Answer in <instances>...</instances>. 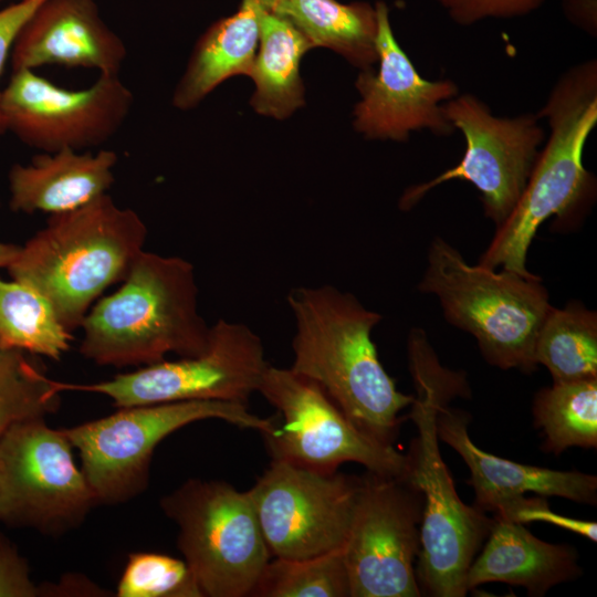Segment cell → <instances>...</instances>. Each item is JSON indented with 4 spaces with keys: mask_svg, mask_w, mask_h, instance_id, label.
Here are the masks:
<instances>
[{
    "mask_svg": "<svg viewBox=\"0 0 597 597\" xmlns=\"http://www.w3.org/2000/svg\"><path fill=\"white\" fill-rule=\"evenodd\" d=\"M259 0H242L239 10L214 22L198 40L172 97L189 109L233 75L250 76L259 46Z\"/></svg>",
    "mask_w": 597,
    "mask_h": 597,
    "instance_id": "obj_21",
    "label": "cell"
},
{
    "mask_svg": "<svg viewBox=\"0 0 597 597\" xmlns=\"http://www.w3.org/2000/svg\"><path fill=\"white\" fill-rule=\"evenodd\" d=\"M495 516L520 524L545 522L597 541V523L559 515L549 509L544 496H521L495 512Z\"/></svg>",
    "mask_w": 597,
    "mask_h": 597,
    "instance_id": "obj_31",
    "label": "cell"
},
{
    "mask_svg": "<svg viewBox=\"0 0 597 597\" xmlns=\"http://www.w3.org/2000/svg\"><path fill=\"white\" fill-rule=\"evenodd\" d=\"M60 394L34 355L0 343V437L17 422L56 412Z\"/></svg>",
    "mask_w": 597,
    "mask_h": 597,
    "instance_id": "obj_27",
    "label": "cell"
},
{
    "mask_svg": "<svg viewBox=\"0 0 597 597\" xmlns=\"http://www.w3.org/2000/svg\"><path fill=\"white\" fill-rule=\"evenodd\" d=\"M419 290L439 298L446 318L474 336L490 364L535 369L536 337L552 307L538 276L470 265L453 247L436 238Z\"/></svg>",
    "mask_w": 597,
    "mask_h": 597,
    "instance_id": "obj_6",
    "label": "cell"
},
{
    "mask_svg": "<svg viewBox=\"0 0 597 597\" xmlns=\"http://www.w3.org/2000/svg\"><path fill=\"white\" fill-rule=\"evenodd\" d=\"M81 328L80 353L102 366H146L167 354L197 356L210 326L198 312L193 265L143 250L121 286L98 298Z\"/></svg>",
    "mask_w": 597,
    "mask_h": 597,
    "instance_id": "obj_3",
    "label": "cell"
},
{
    "mask_svg": "<svg viewBox=\"0 0 597 597\" xmlns=\"http://www.w3.org/2000/svg\"><path fill=\"white\" fill-rule=\"evenodd\" d=\"M423 499L408 480L367 472L362 478L344 547L350 597H418Z\"/></svg>",
    "mask_w": 597,
    "mask_h": 597,
    "instance_id": "obj_14",
    "label": "cell"
},
{
    "mask_svg": "<svg viewBox=\"0 0 597 597\" xmlns=\"http://www.w3.org/2000/svg\"><path fill=\"white\" fill-rule=\"evenodd\" d=\"M258 392L282 418L281 426L276 421L262 434L272 460L321 472L356 462L379 475H406L407 454L363 433L313 380L269 365Z\"/></svg>",
    "mask_w": 597,
    "mask_h": 597,
    "instance_id": "obj_11",
    "label": "cell"
},
{
    "mask_svg": "<svg viewBox=\"0 0 597 597\" xmlns=\"http://www.w3.org/2000/svg\"><path fill=\"white\" fill-rule=\"evenodd\" d=\"M44 1L46 0H18L0 10V77L20 30ZM1 94L2 90H0V135L7 132L1 112Z\"/></svg>",
    "mask_w": 597,
    "mask_h": 597,
    "instance_id": "obj_33",
    "label": "cell"
},
{
    "mask_svg": "<svg viewBox=\"0 0 597 597\" xmlns=\"http://www.w3.org/2000/svg\"><path fill=\"white\" fill-rule=\"evenodd\" d=\"M3 1V0H0V2Z\"/></svg>",
    "mask_w": 597,
    "mask_h": 597,
    "instance_id": "obj_36",
    "label": "cell"
},
{
    "mask_svg": "<svg viewBox=\"0 0 597 597\" xmlns=\"http://www.w3.org/2000/svg\"><path fill=\"white\" fill-rule=\"evenodd\" d=\"M286 302L294 318L293 371L316 383L363 433L394 446L415 397L383 367L373 328L383 316L332 285L297 286Z\"/></svg>",
    "mask_w": 597,
    "mask_h": 597,
    "instance_id": "obj_1",
    "label": "cell"
},
{
    "mask_svg": "<svg viewBox=\"0 0 597 597\" xmlns=\"http://www.w3.org/2000/svg\"><path fill=\"white\" fill-rule=\"evenodd\" d=\"M126 56L94 0H46L20 30L10 63L12 72L56 64L119 75Z\"/></svg>",
    "mask_w": 597,
    "mask_h": 597,
    "instance_id": "obj_17",
    "label": "cell"
},
{
    "mask_svg": "<svg viewBox=\"0 0 597 597\" xmlns=\"http://www.w3.org/2000/svg\"><path fill=\"white\" fill-rule=\"evenodd\" d=\"M375 9L379 67L377 72L362 70L357 77L356 130L369 139L396 142L421 129L450 135L455 128L447 119L443 104L459 94L457 84L423 78L394 36L387 4L378 1Z\"/></svg>",
    "mask_w": 597,
    "mask_h": 597,
    "instance_id": "obj_16",
    "label": "cell"
},
{
    "mask_svg": "<svg viewBox=\"0 0 597 597\" xmlns=\"http://www.w3.org/2000/svg\"><path fill=\"white\" fill-rule=\"evenodd\" d=\"M579 573L574 547L544 542L523 524L495 516L482 553L468 570L467 588L469 591L495 582L522 586L530 595L543 596Z\"/></svg>",
    "mask_w": 597,
    "mask_h": 597,
    "instance_id": "obj_20",
    "label": "cell"
},
{
    "mask_svg": "<svg viewBox=\"0 0 597 597\" xmlns=\"http://www.w3.org/2000/svg\"><path fill=\"white\" fill-rule=\"evenodd\" d=\"M147 227L107 193L73 211L50 216L7 268L52 305L71 332L111 285L122 282L144 250Z\"/></svg>",
    "mask_w": 597,
    "mask_h": 597,
    "instance_id": "obj_4",
    "label": "cell"
},
{
    "mask_svg": "<svg viewBox=\"0 0 597 597\" xmlns=\"http://www.w3.org/2000/svg\"><path fill=\"white\" fill-rule=\"evenodd\" d=\"M73 339L48 300L15 280L0 279V343L60 360Z\"/></svg>",
    "mask_w": 597,
    "mask_h": 597,
    "instance_id": "obj_25",
    "label": "cell"
},
{
    "mask_svg": "<svg viewBox=\"0 0 597 597\" xmlns=\"http://www.w3.org/2000/svg\"><path fill=\"white\" fill-rule=\"evenodd\" d=\"M269 364L261 338L245 324L218 320L209 344L197 356L160 360L95 384H65L59 389L105 395L117 408L192 400L248 405Z\"/></svg>",
    "mask_w": 597,
    "mask_h": 597,
    "instance_id": "obj_10",
    "label": "cell"
},
{
    "mask_svg": "<svg viewBox=\"0 0 597 597\" xmlns=\"http://www.w3.org/2000/svg\"><path fill=\"white\" fill-rule=\"evenodd\" d=\"M534 358L554 383L597 378L596 313L575 302L552 306L540 327Z\"/></svg>",
    "mask_w": 597,
    "mask_h": 597,
    "instance_id": "obj_24",
    "label": "cell"
},
{
    "mask_svg": "<svg viewBox=\"0 0 597 597\" xmlns=\"http://www.w3.org/2000/svg\"><path fill=\"white\" fill-rule=\"evenodd\" d=\"M446 405L439 407L437 415L438 438L452 447L468 465L471 474L468 483L475 494L473 505L483 512L495 513L527 492L596 504V475L522 464L483 451L470 439L469 415Z\"/></svg>",
    "mask_w": 597,
    "mask_h": 597,
    "instance_id": "obj_18",
    "label": "cell"
},
{
    "mask_svg": "<svg viewBox=\"0 0 597 597\" xmlns=\"http://www.w3.org/2000/svg\"><path fill=\"white\" fill-rule=\"evenodd\" d=\"M534 423L543 432V449L559 454L570 447L597 446V378L554 383L533 402Z\"/></svg>",
    "mask_w": 597,
    "mask_h": 597,
    "instance_id": "obj_26",
    "label": "cell"
},
{
    "mask_svg": "<svg viewBox=\"0 0 597 597\" xmlns=\"http://www.w3.org/2000/svg\"><path fill=\"white\" fill-rule=\"evenodd\" d=\"M178 526L177 545L208 597L252 594L272 555L249 491L189 479L160 500Z\"/></svg>",
    "mask_w": 597,
    "mask_h": 597,
    "instance_id": "obj_8",
    "label": "cell"
},
{
    "mask_svg": "<svg viewBox=\"0 0 597 597\" xmlns=\"http://www.w3.org/2000/svg\"><path fill=\"white\" fill-rule=\"evenodd\" d=\"M21 245L0 241V269L8 268L15 259Z\"/></svg>",
    "mask_w": 597,
    "mask_h": 597,
    "instance_id": "obj_35",
    "label": "cell"
},
{
    "mask_svg": "<svg viewBox=\"0 0 597 597\" xmlns=\"http://www.w3.org/2000/svg\"><path fill=\"white\" fill-rule=\"evenodd\" d=\"M205 419L270 433L275 418H261L248 405L192 400L118 408L108 416L62 429L81 458V470L97 503L127 502L148 486L156 447L176 430Z\"/></svg>",
    "mask_w": 597,
    "mask_h": 597,
    "instance_id": "obj_7",
    "label": "cell"
},
{
    "mask_svg": "<svg viewBox=\"0 0 597 597\" xmlns=\"http://www.w3.org/2000/svg\"><path fill=\"white\" fill-rule=\"evenodd\" d=\"M459 25H472L485 19H512L527 15L546 0H436Z\"/></svg>",
    "mask_w": 597,
    "mask_h": 597,
    "instance_id": "obj_30",
    "label": "cell"
},
{
    "mask_svg": "<svg viewBox=\"0 0 597 597\" xmlns=\"http://www.w3.org/2000/svg\"><path fill=\"white\" fill-rule=\"evenodd\" d=\"M259 46L250 76L255 91L253 108L283 119L304 103L300 62L313 49L310 41L289 20L265 8L259 1Z\"/></svg>",
    "mask_w": 597,
    "mask_h": 597,
    "instance_id": "obj_23",
    "label": "cell"
},
{
    "mask_svg": "<svg viewBox=\"0 0 597 597\" xmlns=\"http://www.w3.org/2000/svg\"><path fill=\"white\" fill-rule=\"evenodd\" d=\"M42 596L41 587L31 579L27 561L14 544L0 533V597Z\"/></svg>",
    "mask_w": 597,
    "mask_h": 597,
    "instance_id": "obj_32",
    "label": "cell"
},
{
    "mask_svg": "<svg viewBox=\"0 0 597 597\" xmlns=\"http://www.w3.org/2000/svg\"><path fill=\"white\" fill-rule=\"evenodd\" d=\"M565 17L590 35L597 31L596 0H562Z\"/></svg>",
    "mask_w": 597,
    "mask_h": 597,
    "instance_id": "obj_34",
    "label": "cell"
},
{
    "mask_svg": "<svg viewBox=\"0 0 597 597\" xmlns=\"http://www.w3.org/2000/svg\"><path fill=\"white\" fill-rule=\"evenodd\" d=\"M360 482L272 460L249 490L271 555L297 559L345 547Z\"/></svg>",
    "mask_w": 597,
    "mask_h": 597,
    "instance_id": "obj_13",
    "label": "cell"
},
{
    "mask_svg": "<svg viewBox=\"0 0 597 597\" xmlns=\"http://www.w3.org/2000/svg\"><path fill=\"white\" fill-rule=\"evenodd\" d=\"M133 104L119 75L100 74L88 87L69 90L33 70H19L1 94L7 132L43 153L103 145L119 130Z\"/></svg>",
    "mask_w": 597,
    "mask_h": 597,
    "instance_id": "obj_15",
    "label": "cell"
},
{
    "mask_svg": "<svg viewBox=\"0 0 597 597\" xmlns=\"http://www.w3.org/2000/svg\"><path fill=\"white\" fill-rule=\"evenodd\" d=\"M408 355L417 389L409 418L418 436L407 453L405 479L423 499L416 577L421 593L462 597L468 593V570L494 522L461 501L439 451V407L462 391L464 379L439 364L421 329L410 332Z\"/></svg>",
    "mask_w": 597,
    "mask_h": 597,
    "instance_id": "obj_2",
    "label": "cell"
},
{
    "mask_svg": "<svg viewBox=\"0 0 597 597\" xmlns=\"http://www.w3.org/2000/svg\"><path fill=\"white\" fill-rule=\"evenodd\" d=\"M117 161L111 149L41 151L30 163L10 168V209L55 216L81 208L107 193Z\"/></svg>",
    "mask_w": 597,
    "mask_h": 597,
    "instance_id": "obj_19",
    "label": "cell"
},
{
    "mask_svg": "<svg viewBox=\"0 0 597 597\" xmlns=\"http://www.w3.org/2000/svg\"><path fill=\"white\" fill-rule=\"evenodd\" d=\"M259 1L266 10L289 20L313 48H328L362 70L371 69L378 61L375 6L337 0Z\"/></svg>",
    "mask_w": 597,
    "mask_h": 597,
    "instance_id": "obj_22",
    "label": "cell"
},
{
    "mask_svg": "<svg viewBox=\"0 0 597 597\" xmlns=\"http://www.w3.org/2000/svg\"><path fill=\"white\" fill-rule=\"evenodd\" d=\"M63 430L45 418L20 421L0 437V523L61 535L81 525L97 500Z\"/></svg>",
    "mask_w": 597,
    "mask_h": 597,
    "instance_id": "obj_9",
    "label": "cell"
},
{
    "mask_svg": "<svg viewBox=\"0 0 597 597\" xmlns=\"http://www.w3.org/2000/svg\"><path fill=\"white\" fill-rule=\"evenodd\" d=\"M116 596L203 597L185 561L149 552H136L128 556Z\"/></svg>",
    "mask_w": 597,
    "mask_h": 597,
    "instance_id": "obj_29",
    "label": "cell"
},
{
    "mask_svg": "<svg viewBox=\"0 0 597 597\" xmlns=\"http://www.w3.org/2000/svg\"><path fill=\"white\" fill-rule=\"evenodd\" d=\"M251 595L350 597L344 547L307 558L270 559Z\"/></svg>",
    "mask_w": 597,
    "mask_h": 597,
    "instance_id": "obj_28",
    "label": "cell"
},
{
    "mask_svg": "<svg viewBox=\"0 0 597 597\" xmlns=\"http://www.w3.org/2000/svg\"><path fill=\"white\" fill-rule=\"evenodd\" d=\"M443 111L447 119L464 136L463 157L432 180L407 189L400 208H412L432 188L446 181L465 180L480 191L485 216L498 228L517 203L545 139L540 118L534 114L494 116L471 94H458L443 104Z\"/></svg>",
    "mask_w": 597,
    "mask_h": 597,
    "instance_id": "obj_12",
    "label": "cell"
},
{
    "mask_svg": "<svg viewBox=\"0 0 597 597\" xmlns=\"http://www.w3.org/2000/svg\"><path fill=\"white\" fill-rule=\"evenodd\" d=\"M549 137L540 150L526 186L481 256L479 264L533 276L526 255L537 229L551 217L574 221L591 203L595 178L583 154L597 124V63L588 60L559 77L543 108Z\"/></svg>",
    "mask_w": 597,
    "mask_h": 597,
    "instance_id": "obj_5",
    "label": "cell"
}]
</instances>
